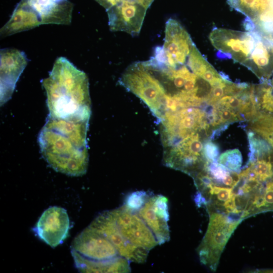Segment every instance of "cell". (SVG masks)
<instances>
[{"instance_id": "obj_7", "label": "cell", "mask_w": 273, "mask_h": 273, "mask_svg": "<svg viewBox=\"0 0 273 273\" xmlns=\"http://www.w3.org/2000/svg\"><path fill=\"white\" fill-rule=\"evenodd\" d=\"M230 7L246 16L247 30H255L273 43V0H227Z\"/></svg>"}, {"instance_id": "obj_12", "label": "cell", "mask_w": 273, "mask_h": 273, "mask_svg": "<svg viewBox=\"0 0 273 273\" xmlns=\"http://www.w3.org/2000/svg\"><path fill=\"white\" fill-rule=\"evenodd\" d=\"M1 104L10 100L16 83L26 67L28 59L19 50L6 48L1 50Z\"/></svg>"}, {"instance_id": "obj_10", "label": "cell", "mask_w": 273, "mask_h": 273, "mask_svg": "<svg viewBox=\"0 0 273 273\" xmlns=\"http://www.w3.org/2000/svg\"><path fill=\"white\" fill-rule=\"evenodd\" d=\"M69 229L70 221L67 211L62 207L54 206L44 211L33 230L41 240L55 248L67 238Z\"/></svg>"}, {"instance_id": "obj_19", "label": "cell", "mask_w": 273, "mask_h": 273, "mask_svg": "<svg viewBox=\"0 0 273 273\" xmlns=\"http://www.w3.org/2000/svg\"><path fill=\"white\" fill-rule=\"evenodd\" d=\"M205 170L211 177L216 186L221 187V183L224 178L231 173L232 171L217 162H209L206 163Z\"/></svg>"}, {"instance_id": "obj_24", "label": "cell", "mask_w": 273, "mask_h": 273, "mask_svg": "<svg viewBox=\"0 0 273 273\" xmlns=\"http://www.w3.org/2000/svg\"><path fill=\"white\" fill-rule=\"evenodd\" d=\"M269 83L271 84V85L272 86H273V77H272V78L271 80L270 79V80H269Z\"/></svg>"}, {"instance_id": "obj_21", "label": "cell", "mask_w": 273, "mask_h": 273, "mask_svg": "<svg viewBox=\"0 0 273 273\" xmlns=\"http://www.w3.org/2000/svg\"><path fill=\"white\" fill-rule=\"evenodd\" d=\"M204 155L209 162H217L219 153L218 146L211 141L207 140L204 144Z\"/></svg>"}, {"instance_id": "obj_23", "label": "cell", "mask_w": 273, "mask_h": 273, "mask_svg": "<svg viewBox=\"0 0 273 273\" xmlns=\"http://www.w3.org/2000/svg\"><path fill=\"white\" fill-rule=\"evenodd\" d=\"M138 4L144 7L147 10L151 6L154 0H133Z\"/></svg>"}, {"instance_id": "obj_3", "label": "cell", "mask_w": 273, "mask_h": 273, "mask_svg": "<svg viewBox=\"0 0 273 273\" xmlns=\"http://www.w3.org/2000/svg\"><path fill=\"white\" fill-rule=\"evenodd\" d=\"M209 39L219 58L240 63L261 82L270 80L273 75V43L259 32L214 28Z\"/></svg>"}, {"instance_id": "obj_4", "label": "cell", "mask_w": 273, "mask_h": 273, "mask_svg": "<svg viewBox=\"0 0 273 273\" xmlns=\"http://www.w3.org/2000/svg\"><path fill=\"white\" fill-rule=\"evenodd\" d=\"M71 252L76 267L83 272H128L129 261L119 255L104 235L88 225L74 239Z\"/></svg>"}, {"instance_id": "obj_8", "label": "cell", "mask_w": 273, "mask_h": 273, "mask_svg": "<svg viewBox=\"0 0 273 273\" xmlns=\"http://www.w3.org/2000/svg\"><path fill=\"white\" fill-rule=\"evenodd\" d=\"M111 211L121 234L129 243L148 251L159 245L151 230L136 212L124 205Z\"/></svg>"}, {"instance_id": "obj_13", "label": "cell", "mask_w": 273, "mask_h": 273, "mask_svg": "<svg viewBox=\"0 0 273 273\" xmlns=\"http://www.w3.org/2000/svg\"><path fill=\"white\" fill-rule=\"evenodd\" d=\"M147 9L133 0H125L107 11L108 24L112 31L139 34Z\"/></svg>"}, {"instance_id": "obj_14", "label": "cell", "mask_w": 273, "mask_h": 273, "mask_svg": "<svg viewBox=\"0 0 273 273\" xmlns=\"http://www.w3.org/2000/svg\"><path fill=\"white\" fill-rule=\"evenodd\" d=\"M37 16L41 24L69 25L73 5L68 0H21Z\"/></svg>"}, {"instance_id": "obj_9", "label": "cell", "mask_w": 273, "mask_h": 273, "mask_svg": "<svg viewBox=\"0 0 273 273\" xmlns=\"http://www.w3.org/2000/svg\"><path fill=\"white\" fill-rule=\"evenodd\" d=\"M89 226L109 240L120 256L139 263L146 260L149 251L132 245L123 237L111 210L99 214Z\"/></svg>"}, {"instance_id": "obj_5", "label": "cell", "mask_w": 273, "mask_h": 273, "mask_svg": "<svg viewBox=\"0 0 273 273\" xmlns=\"http://www.w3.org/2000/svg\"><path fill=\"white\" fill-rule=\"evenodd\" d=\"M119 82L142 100L159 121L162 119L166 110L164 95L155 78L142 62H136L129 66Z\"/></svg>"}, {"instance_id": "obj_18", "label": "cell", "mask_w": 273, "mask_h": 273, "mask_svg": "<svg viewBox=\"0 0 273 273\" xmlns=\"http://www.w3.org/2000/svg\"><path fill=\"white\" fill-rule=\"evenodd\" d=\"M218 162L232 171L239 173L242 164V156L240 151L235 149L228 150L218 157Z\"/></svg>"}, {"instance_id": "obj_6", "label": "cell", "mask_w": 273, "mask_h": 273, "mask_svg": "<svg viewBox=\"0 0 273 273\" xmlns=\"http://www.w3.org/2000/svg\"><path fill=\"white\" fill-rule=\"evenodd\" d=\"M205 235L198 248L200 261L215 270L227 242L240 223L224 213L209 212Z\"/></svg>"}, {"instance_id": "obj_20", "label": "cell", "mask_w": 273, "mask_h": 273, "mask_svg": "<svg viewBox=\"0 0 273 273\" xmlns=\"http://www.w3.org/2000/svg\"><path fill=\"white\" fill-rule=\"evenodd\" d=\"M150 194L144 191H138L129 194L124 205L131 210L137 212L145 203Z\"/></svg>"}, {"instance_id": "obj_1", "label": "cell", "mask_w": 273, "mask_h": 273, "mask_svg": "<svg viewBox=\"0 0 273 273\" xmlns=\"http://www.w3.org/2000/svg\"><path fill=\"white\" fill-rule=\"evenodd\" d=\"M88 122L48 116L39 132L38 143L43 158L54 170L72 176L86 173Z\"/></svg>"}, {"instance_id": "obj_15", "label": "cell", "mask_w": 273, "mask_h": 273, "mask_svg": "<svg viewBox=\"0 0 273 273\" xmlns=\"http://www.w3.org/2000/svg\"><path fill=\"white\" fill-rule=\"evenodd\" d=\"M41 25L34 13L22 1L17 4L9 21L1 28V36L11 35Z\"/></svg>"}, {"instance_id": "obj_22", "label": "cell", "mask_w": 273, "mask_h": 273, "mask_svg": "<svg viewBox=\"0 0 273 273\" xmlns=\"http://www.w3.org/2000/svg\"><path fill=\"white\" fill-rule=\"evenodd\" d=\"M107 11L125 0H96Z\"/></svg>"}, {"instance_id": "obj_2", "label": "cell", "mask_w": 273, "mask_h": 273, "mask_svg": "<svg viewBox=\"0 0 273 273\" xmlns=\"http://www.w3.org/2000/svg\"><path fill=\"white\" fill-rule=\"evenodd\" d=\"M49 116L89 120L91 102L86 74L63 57L57 58L42 82Z\"/></svg>"}, {"instance_id": "obj_17", "label": "cell", "mask_w": 273, "mask_h": 273, "mask_svg": "<svg viewBox=\"0 0 273 273\" xmlns=\"http://www.w3.org/2000/svg\"><path fill=\"white\" fill-rule=\"evenodd\" d=\"M254 93L259 111L273 115V86L269 80L254 85Z\"/></svg>"}, {"instance_id": "obj_16", "label": "cell", "mask_w": 273, "mask_h": 273, "mask_svg": "<svg viewBox=\"0 0 273 273\" xmlns=\"http://www.w3.org/2000/svg\"><path fill=\"white\" fill-rule=\"evenodd\" d=\"M249 127L273 148V115L260 112L250 120Z\"/></svg>"}, {"instance_id": "obj_11", "label": "cell", "mask_w": 273, "mask_h": 273, "mask_svg": "<svg viewBox=\"0 0 273 273\" xmlns=\"http://www.w3.org/2000/svg\"><path fill=\"white\" fill-rule=\"evenodd\" d=\"M136 212L151 230L159 245L169 241V212L166 197L161 195H150Z\"/></svg>"}]
</instances>
